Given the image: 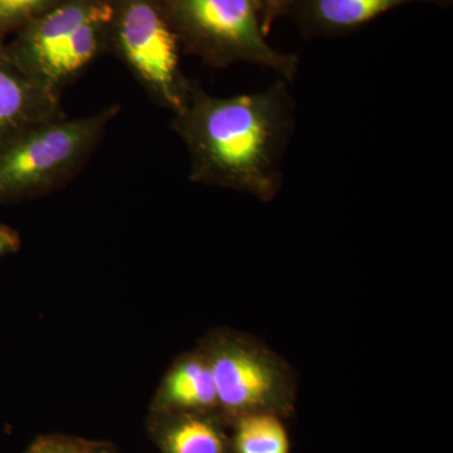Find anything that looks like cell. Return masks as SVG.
Segmentation results:
<instances>
[{
  "instance_id": "8fae6325",
  "label": "cell",
  "mask_w": 453,
  "mask_h": 453,
  "mask_svg": "<svg viewBox=\"0 0 453 453\" xmlns=\"http://www.w3.org/2000/svg\"><path fill=\"white\" fill-rule=\"evenodd\" d=\"M231 446L234 453H290V437L282 417L252 413L234 421Z\"/></svg>"
},
{
  "instance_id": "7c38bea8",
  "label": "cell",
  "mask_w": 453,
  "mask_h": 453,
  "mask_svg": "<svg viewBox=\"0 0 453 453\" xmlns=\"http://www.w3.org/2000/svg\"><path fill=\"white\" fill-rule=\"evenodd\" d=\"M58 0H0V43L8 33L19 31Z\"/></svg>"
},
{
  "instance_id": "9a60e30c",
  "label": "cell",
  "mask_w": 453,
  "mask_h": 453,
  "mask_svg": "<svg viewBox=\"0 0 453 453\" xmlns=\"http://www.w3.org/2000/svg\"><path fill=\"white\" fill-rule=\"evenodd\" d=\"M20 247V238L11 226L0 225V258L17 252Z\"/></svg>"
},
{
  "instance_id": "3957f363",
  "label": "cell",
  "mask_w": 453,
  "mask_h": 453,
  "mask_svg": "<svg viewBox=\"0 0 453 453\" xmlns=\"http://www.w3.org/2000/svg\"><path fill=\"white\" fill-rule=\"evenodd\" d=\"M181 49L214 68L259 65L292 82L299 56L271 46L258 0H157Z\"/></svg>"
},
{
  "instance_id": "30bf717a",
  "label": "cell",
  "mask_w": 453,
  "mask_h": 453,
  "mask_svg": "<svg viewBox=\"0 0 453 453\" xmlns=\"http://www.w3.org/2000/svg\"><path fill=\"white\" fill-rule=\"evenodd\" d=\"M150 429L163 453H226L228 447L211 414H151Z\"/></svg>"
},
{
  "instance_id": "277c9868",
  "label": "cell",
  "mask_w": 453,
  "mask_h": 453,
  "mask_svg": "<svg viewBox=\"0 0 453 453\" xmlns=\"http://www.w3.org/2000/svg\"><path fill=\"white\" fill-rule=\"evenodd\" d=\"M111 16V0H58L5 49L28 76L61 96L103 55Z\"/></svg>"
},
{
  "instance_id": "5bb4252c",
  "label": "cell",
  "mask_w": 453,
  "mask_h": 453,
  "mask_svg": "<svg viewBox=\"0 0 453 453\" xmlns=\"http://www.w3.org/2000/svg\"><path fill=\"white\" fill-rule=\"evenodd\" d=\"M261 7L262 26L265 32H270L271 27L279 18L288 16L291 0H258Z\"/></svg>"
},
{
  "instance_id": "9c48e42d",
  "label": "cell",
  "mask_w": 453,
  "mask_h": 453,
  "mask_svg": "<svg viewBox=\"0 0 453 453\" xmlns=\"http://www.w3.org/2000/svg\"><path fill=\"white\" fill-rule=\"evenodd\" d=\"M219 396L210 362L202 350L179 357L157 389L151 414H213Z\"/></svg>"
},
{
  "instance_id": "5b68a950",
  "label": "cell",
  "mask_w": 453,
  "mask_h": 453,
  "mask_svg": "<svg viewBox=\"0 0 453 453\" xmlns=\"http://www.w3.org/2000/svg\"><path fill=\"white\" fill-rule=\"evenodd\" d=\"M201 350L210 362L219 413L234 422L252 413H294L296 383L285 360L243 334L216 332Z\"/></svg>"
},
{
  "instance_id": "8992f818",
  "label": "cell",
  "mask_w": 453,
  "mask_h": 453,
  "mask_svg": "<svg viewBox=\"0 0 453 453\" xmlns=\"http://www.w3.org/2000/svg\"><path fill=\"white\" fill-rule=\"evenodd\" d=\"M110 50L153 103L173 113L189 98L192 80L180 64V43L157 0H111Z\"/></svg>"
},
{
  "instance_id": "4fadbf2b",
  "label": "cell",
  "mask_w": 453,
  "mask_h": 453,
  "mask_svg": "<svg viewBox=\"0 0 453 453\" xmlns=\"http://www.w3.org/2000/svg\"><path fill=\"white\" fill-rule=\"evenodd\" d=\"M98 445L83 438L49 434L37 438L25 453H94Z\"/></svg>"
},
{
  "instance_id": "ba28073f",
  "label": "cell",
  "mask_w": 453,
  "mask_h": 453,
  "mask_svg": "<svg viewBox=\"0 0 453 453\" xmlns=\"http://www.w3.org/2000/svg\"><path fill=\"white\" fill-rule=\"evenodd\" d=\"M64 116L61 96L28 76L0 43V142L31 125Z\"/></svg>"
},
{
  "instance_id": "52a82bcc",
  "label": "cell",
  "mask_w": 453,
  "mask_h": 453,
  "mask_svg": "<svg viewBox=\"0 0 453 453\" xmlns=\"http://www.w3.org/2000/svg\"><path fill=\"white\" fill-rule=\"evenodd\" d=\"M411 3L449 8L453 0H291L288 16L306 38H333L362 29L372 20Z\"/></svg>"
},
{
  "instance_id": "7a4b0ae2",
  "label": "cell",
  "mask_w": 453,
  "mask_h": 453,
  "mask_svg": "<svg viewBox=\"0 0 453 453\" xmlns=\"http://www.w3.org/2000/svg\"><path fill=\"white\" fill-rule=\"evenodd\" d=\"M119 112L111 105L86 118L38 122L0 142V204L47 195L76 177Z\"/></svg>"
},
{
  "instance_id": "6da1fadb",
  "label": "cell",
  "mask_w": 453,
  "mask_h": 453,
  "mask_svg": "<svg viewBox=\"0 0 453 453\" xmlns=\"http://www.w3.org/2000/svg\"><path fill=\"white\" fill-rule=\"evenodd\" d=\"M288 83L279 77L262 91L217 97L193 81L186 105L172 119L189 153L190 181L273 201L296 125Z\"/></svg>"
},
{
  "instance_id": "2e32d148",
  "label": "cell",
  "mask_w": 453,
  "mask_h": 453,
  "mask_svg": "<svg viewBox=\"0 0 453 453\" xmlns=\"http://www.w3.org/2000/svg\"><path fill=\"white\" fill-rule=\"evenodd\" d=\"M94 453H113V452L110 451V449H107L106 446H104L103 443H100V445H98L97 449H95Z\"/></svg>"
}]
</instances>
